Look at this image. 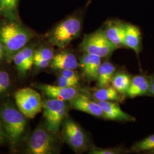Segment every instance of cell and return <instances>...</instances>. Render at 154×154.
<instances>
[{"label":"cell","mask_w":154,"mask_h":154,"mask_svg":"<svg viewBox=\"0 0 154 154\" xmlns=\"http://www.w3.org/2000/svg\"><path fill=\"white\" fill-rule=\"evenodd\" d=\"M26 119L11 99H6L0 106V121L13 149H16L26 137Z\"/></svg>","instance_id":"1"},{"label":"cell","mask_w":154,"mask_h":154,"mask_svg":"<svg viewBox=\"0 0 154 154\" xmlns=\"http://www.w3.org/2000/svg\"><path fill=\"white\" fill-rule=\"evenodd\" d=\"M85 11V8H82L75 11L57 23L45 34L47 42L61 49H66L81 35Z\"/></svg>","instance_id":"2"},{"label":"cell","mask_w":154,"mask_h":154,"mask_svg":"<svg viewBox=\"0 0 154 154\" xmlns=\"http://www.w3.org/2000/svg\"><path fill=\"white\" fill-rule=\"evenodd\" d=\"M35 34L20 20L11 21L4 18L0 21V42L5 48L8 62L14 55L31 42Z\"/></svg>","instance_id":"3"},{"label":"cell","mask_w":154,"mask_h":154,"mask_svg":"<svg viewBox=\"0 0 154 154\" xmlns=\"http://www.w3.org/2000/svg\"><path fill=\"white\" fill-rule=\"evenodd\" d=\"M61 141L58 134L51 131L45 123H41L29 137L26 153L30 154H58Z\"/></svg>","instance_id":"4"},{"label":"cell","mask_w":154,"mask_h":154,"mask_svg":"<svg viewBox=\"0 0 154 154\" xmlns=\"http://www.w3.org/2000/svg\"><path fill=\"white\" fill-rule=\"evenodd\" d=\"M79 48L83 53L98 55L100 58L110 56L117 49L107 38L102 28L85 35Z\"/></svg>","instance_id":"5"},{"label":"cell","mask_w":154,"mask_h":154,"mask_svg":"<svg viewBox=\"0 0 154 154\" xmlns=\"http://www.w3.org/2000/svg\"><path fill=\"white\" fill-rule=\"evenodd\" d=\"M61 138L75 152H84L88 149V135L80 125L69 117L67 116L62 124Z\"/></svg>","instance_id":"6"},{"label":"cell","mask_w":154,"mask_h":154,"mask_svg":"<svg viewBox=\"0 0 154 154\" xmlns=\"http://www.w3.org/2000/svg\"><path fill=\"white\" fill-rule=\"evenodd\" d=\"M69 106L67 101L48 98L43 100L45 123L51 131L58 134L62 124L67 117Z\"/></svg>","instance_id":"7"},{"label":"cell","mask_w":154,"mask_h":154,"mask_svg":"<svg viewBox=\"0 0 154 154\" xmlns=\"http://www.w3.org/2000/svg\"><path fill=\"white\" fill-rule=\"evenodd\" d=\"M17 107L27 118L32 119L43 110L41 94L30 88H21L14 94Z\"/></svg>","instance_id":"8"},{"label":"cell","mask_w":154,"mask_h":154,"mask_svg":"<svg viewBox=\"0 0 154 154\" xmlns=\"http://www.w3.org/2000/svg\"><path fill=\"white\" fill-rule=\"evenodd\" d=\"M34 86L48 99L70 101L81 94H85L78 88H63L43 83H35Z\"/></svg>","instance_id":"9"},{"label":"cell","mask_w":154,"mask_h":154,"mask_svg":"<svg viewBox=\"0 0 154 154\" xmlns=\"http://www.w3.org/2000/svg\"><path fill=\"white\" fill-rule=\"evenodd\" d=\"M36 46L30 42L14 55L13 61L18 73L25 77L32 69L34 65V55Z\"/></svg>","instance_id":"10"},{"label":"cell","mask_w":154,"mask_h":154,"mask_svg":"<svg viewBox=\"0 0 154 154\" xmlns=\"http://www.w3.org/2000/svg\"><path fill=\"white\" fill-rule=\"evenodd\" d=\"M126 23L120 20L111 19L105 22L102 28L107 38L117 49L125 48Z\"/></svg>","instance_id":"11"},{"label":"cell","mask_w":154,"mask_h":154,"mask_svg":"<svg viewBox=\"0 0 154 154\" xmlns=\"http://www.w3.org/2000/svg\"><path fill=\"white\" fill-rule=\"evenodd\" d=\"M70 107L74 110L97 117H103V112L98 102L89 99L85 94H81L69 101Z\"/></svg>","instance_id":"12"},{"label":"cell","mask_w":154,"mask_h":154,"mask_svg":"<svg viewBox=\"0 0 154 154\" xmlns=\"http://www.w3.org/2000/svg\"><path fill=\"white\" fill-rule=\"evenodd\" d=\"M101 58L98 55L83 53L80 58L79 66L86 81L92 82L97 80Z\"/></svg>","instance_id":"13"},{"label":"cell","mask_w":154,"mask_h":154,"mask_svg":"<svg viewBox=\"0 0 154 154\" xmlns=\"http://www.w3.org/2000/svg\"><path fill=\"white\" fill-rule=\"evenodd\" d=\"M103 112V118L115 121H135V118L122 110L117 102L112 101H97Z\"/></svg>","instance_id":"14"},{"label":"cell","mask_w":154,"mask_h":154,"mask_svg":"<svg viewBox=\"0 0 154 154\" xmlns=\"http://www.w3.org/2000/svg\"><path fill=\"white\" fill-rule=\"evenodd\" d=\"M50 67L57 70H75L79 63L75 55L69 50L62 49V51L54 55L51 61Z\"/></svg>","instance_id":"15"},{"label":"cell","mask_w":154,"mask_h":154,"mask_svg":"<svg viewBox=\"0 0 154 154\" xmlns=\"http://www.w3.org/2000/svg\"><path fill=\"white\" fill-rule=\"evenodd\" d=\"M126 94L127 97L131 98L139 96L151 95L149 76L138 75L133 77Z\"/></svg>","instance_id":"16"},{"label":"cell","mask_w":154,"mask_h":154,"mask_svg":"<svg viewBox=\"0 0 154 154\" xmlns=\"http://www.w3.org/2000/svg\"><path fill=\"white\" fill-rule=\"evenodd\" d=\"M142 34L136 25L126 23L125 45V48L133 50L138 55L142 50Z\"/></svg>","instance_id":"17"},{"label":"cell","mask_w":154,"mask_h":154,"mask_svg":"<svg viewBox=\"0 0 154 154\" xmlns=\"http://www.w3.org/2000/svg\"><path fill=\"white\" fill-rule=\"evenodd\" d=\"M51 45H41L35 47L34 55L33 66L37 69H45L50 66L54 53Z\"/></svg>","instance_id":"18"},{"label":"cell","mask_w":154,"mask_h":154,"mask_svg":"<svg viewBox=\"0 0 154 154\" xmlns=\"http://www.w3.org/2000/svg\"><path fill=\"white\" fill-rule=\"evenodd\" d=\"M1 65L0 64V102H3L8 99L14 88V79L11 71Z\"/></svg>","instance_id":"19"},{"label":"cell","mask_w":154,"mask_h":154,"mask_svg":"<svg viewBox=\"0 0 154 154\" xmlns=\"http://www.w3.org/2000/svg\"><path fill=\"white\" fill-rule=\"evenodd\" d=\"M19 0H0V16L11 21L20 20Z\"/></svg>","instance_id":"20"},{"label":"cell","mask_w":154,"mask_h":154,"mask_svg":"<svg viewBox=\"0 0 154 154\" xmlns=\"http://www.w3.org/2000/svg\"><path fill=\"white\" fill-rule=\"evenodd\" d=\"M116 68L109 62H104L99 66L97 78V86L99 88L109 86L114 76Z\"/></svg>","instance_id":"21"},{"label":"cell","mask_w":154,"mask_h":154,"mask_svg":"<svg viewBox=\"0 0 154 154\" xmlns=\"http://www.w3.org/2000/svg\"><path fill=\"white\" fill-rule=\"evenodd\" d=\"M94 98L97 101H122L120 93L113 86L101 88L94 91Z\"/></svg>","instance_id":"22"},{"label":"cell","mask_w":154,"mask_h":154,"mask_svg":"<svg viewBox=\"0 0 154 154\" xmlns=\"http://www.w3.org/2000/svg\"><path fill=\"white\" fill-rule=\"evenodd\" d=\"M131 78L125 72L117 73L114 76L111 80V84L114 88L120 94L126 93L129 88Z\"/></svg>","instance_id":"23"},{"label":"cell","mask_w":154,"mask_h":154,"mask_svg":"<svg viewBox=\"0 0 154 154\" xmlns=\"http://www.w3.org/2000/svg\"><path fill=\"white\" fill-rule=\"evenodd\" d=\"M131 149L135 152L154 150V134L135 143Z\"/></svg>","instance_id":"24"},{"label":"cell","mask_w":154,"mask_h":154,"mask_svg":"<svg viewBox=\"0 0 154 154\" xmlns=\"http://www.w3.org/2000/svg\"><path fill=\"white\" fill-rule=\"evenodd\" d=\"M56 85L63 88H78L79 85V81L72 79L60 74L57 78Z\"/></svg>","instance_id":"25"},{"label":"cell","mask_w":154,"mask_h":154,"mask_svg":"<svg viewBox=\"0 0 154 154\" xmlns=\"http://www.w3.org/2000/svg\"><path fill=\"white\" fill-rule=\"evenodd\" d=\"M123 153V150L118 148L101 149L99 147H92L88 154H118Z\"/></svg>","instance_id":"26"},{"label":"cell","mask_w":154,"mask_h":154,"mask_svg":"<svg viewBox=\"0 0 154 154\" xmlns=\"http://www.w3.org/2000/svg\"><path fill=\"white\" fill-rule=\"evenodd\" d=\"M60 72H61L60 74L64 77H67V78L72 79L79 81V76L77 74V72L74 71V70H71V69L62 70Z\"/></svg>","instance_id":"27"},{"label":"cell","mask_w":154,"mask_h":154,"mask_svg":"<svg viewBox=\"0 0 154 154\" xmlns=\"http://www.w3.org/2000/svg\"><path fill=\"white\" fill-rule=\"evenodd\" d=\"M8 62V57L5 49L2 44L0 42V64H2L4 62Z\"/></svg>","instance_id":"28"},{"label":"cell","mask_w":154,"mask_h":154,"mask_svg":"<svg viewBox=\"0 0 154 154\" xmlns=\"http://www.w3.org/2000/svg\"><path fill=\"white\" fill-rule=\"evenodd\" d=\"M5 143H8V141L0 121V146L4 145Z\"/></svg>","instance_id":"29"},{"label":"cell","mask_w":154,"mask_h":154,"mask_svg":"<svg viewBox=\"0 0 154 154\" xmlns=\"http://www.w3.org/2000/svg\"><path fill=\"white\" fill-rule=\"evenodd\" d=\"M149 82L150 94L154 97V75L149 76Z\"/></svg>","instance_id":"30"}]
</instances>
